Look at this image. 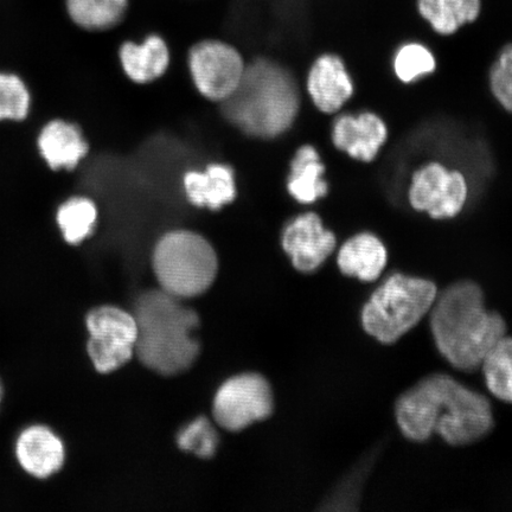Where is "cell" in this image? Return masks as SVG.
Returning a JSON list of instances; mask_svg holds the SVG:
<instances>
[{
	"label": "cell",
	"instance_id": "obj_15",
	"mask_svg": "<svg viewBox=\"0 0 512 512\" xmlns=\"http://www.w3.org/2000/svg\"><path fill=\"white\" fill-rule=\"evenodd\" d=\"M37 149L51 170H73L87 156L88 144L78 126L55 119L42 127Z\"/></svg>",
	"mask_w": 512,
	"mask_h": 512
},
{
	"label": "cell",
	"instance_id": "obj_22",
	"mask_svg": "<svg viewBox=\"0 0 512 512\" xmlns=\"http://www.w3.org/2000/svg\"><path fill=\"white\" fill-rule=\"evenodd\" d=\"M486 387L498 400L512 405V338L505 335L482 363Z\"/></svg>",
	"mask_w": 512,
	"mask_h": 512
},
{
	"label": "cell",
	"instance_id": "obj_1",
	"mask_svg": "<svg viewBox=\"0 0 512 512\" xmlns=\"http://www.w3.org/2000/svg\"><path fill=\"white\" fill-rule=\"evenodd\" d=\"M395 416L407 439L420 443L437 433L451 446L477 443L495 425L489 400L446 374L427 376L406 390Z\"/></svg>",
	"mask_w": 512,
	"mask_h": 512
},
{
	"label": "cell",
	"instance_id": "obj_13",
	"mask_svg": "<svg viewBox=\"0 0 512 512\" xmlns=\"http://www.w3.org/2000/svg\"><path fill=\"white\" fill-rule=\"evenodd\" d=\"M307 91L320 112L334 114L352 98L354 81L342 57L335 54L319 56L307 78Z\"/></svg>",
	"mask_w": 512,
	"mask_h": 512
},
{
	"label": "cell",
	"instance_id": "obj_5",
	"mask_svg": "<svg viewBox=\"0 0 512 512\" xmlns=\"http://www.w3.org/2000/svg\"><path fill=\"white\" fill-rule=\"evenodd\" d=\"M437 296L431 280L390 275L363 306V329L382 344H394L430 313Z\"/></svg>",
	"mask_w": 512,
	"mask_h": 512
},
{
	"label": "cell",
	"instance_id": "obj_17",
	"mask_svg": "<svg viewBox=\"0 0 512 512\" xmlns=\"http://www.w3.org/2000/svg\"><path fill=\"white\" fill-rule=\"evenodd\" d=\"M120 60L133 81L146 83L163 75L169 66L170 51L162 36L151 34L143 43H124L120 48Z\"/></svg>",
	"mask_w": 512,
	"mask_h": 512
},
{
	"label": "cell",
	"instance_id": "obj_23",
	"mask_svg": "<svg viewBox=\"0 0 512 512\" xmlns=\"http://www.w3.org/2000/svg\"><path fill=\"white\" fill-rule=\"evenodd\" d=\"M393 67L401 82L413 83L433 74L437 69V60L426 44L409 41L396 49Z\"/></svg>",
	"mask_w": 512,
	"mask_h": 512
},
{
	"label": "cell",
	"instance_id": "obj_29",
	"mask_svg": "<svg viewBox=\"0 0 512 512\" xmlns=\"http://www.w3.org/2000/svg\"><path fill=\"white\" fill-rule=\"evenodd\" d=\"M2 400H3V386H2V382H0V405H2Z\"/></svg>",
	"mask_w": 512,
	"mask_h": 512
},
{
	"label": "cell",
	"instance_id": "obj_12",
	"mask_svg": "<svg viewBox=\"0 0 512 512\" xmlns=\"http://www.w3.org/2000/svg\"><path fill=\"white\" fill-rule=\"evenodd\" d=\"M388 134L386 123L374 112L345 113L332 126V143L350 158L370 163L387 143Z\"/></svg>",
	"mask_w": 512,
	"mask_h": 512
},
{
	"label": "cell",
	"instance_id": "obj_27",
	"mask_svg": "<svg viewBox=\"0 0 512 512\" xmlns=\"http://www.w3.org/2000/svg\"><path fill=\"white\" fill-rule=\"evenodd\" d=\"M489 86L498 104L512 113V42L499 51L492 64Z\"/></svg>",
	"mask_w": 512,
	"mask_h": 512
},
{
	"label": "cell",
	"instance_id": "obj_18",
	"mask_svg": "<svg viewBox=\"0 0 512 512\" xmlns=\"http://www.w3.org/2000/svg\"><path fill=\"white\" fill-rule=\"evenodd\" d=\"M184 185L189 200L198 207L220 209L236 195L233 171L223 165H211L206 172H190Z\"/></svg>",
	"mask_w": 512,
	"mask_h": 512
},
{
	"label": "cell",
	"instance_id": "obj_7",
	"mask_svg": "<svg viewBox=\"0 0 512 512\" xmlns=\"http://www.w3.org/2000/svg\"><path fill=\"white\" fill-rule=\"evenodd\" d=\"M86 325L88 355L99 373H112L131 360L138 337L133 315L118 307L100 306L88 313Z\"/></svg>",
	"mask_w": 512,
	"mask_h": 512
},
{
	"label": "cell",
	"instance_id": "obj_4",
	"mask_svg": "<svg viewBox=\"0 0 512 512\" xmlns=\"http://www.w3.org/2000/svg\"><path fill=\"white\" fill-rule=\"evenodd\" d=\"M299 110V91L292 75L277 64H249L235 91L223 100L230 123L255 137L273 138L293 124Z\"/></svg>",
	"mask_w": 512,
	"mask_h": 512
},
{
	"label": "cell",
	"instance_id": "obj_3",
	"mask_svg": "<svg viewBox=\"0 0 512 512\" xmlns=\"http://www.w3.org/2000/svg\"><path fill=\"white\" fill-rule=\"evenodd\" d=\"M181 300L163 290L151 291L142 294L134 307L138 328L134 354L160 375L183 373L200 354L195 336L200 318Z\"/></svg>",
	"mask_w": 512,
	"mask_h": 512
},
{
	"label": "cell",
	"instance_id": "obj_14",
	"mask_svg": "<svg viewBox=\"0 0 512 512\" xmlns=\"http://www.w3.org/2000/svg\"><path fill=\"white\" fill-rule=\"evenodd\" d=\"M15 452L22 469L38 479L55 475L66 460L62 440L43 425L25 428L16 441Z\"/></svg>",
	"mask_w": 512,
	"mask_h": 512
},
{
	"label": "cell",
	"instance_id": "obj_11",
	"mask_svg": "<svg viewBox=\"0 0 512 512\" xmlns=\"http://www.w3.org/2000/svg\"><path fill=\"white\" fill-rule=\"evenodd\" d=\"M337 239L315 213L296 217L285 229L283 247L298 271L310 273L334 253Z\"/></svg>",
	"mask_w": 512,
	"mask_h": 512
},
{
	"label": "cell",
	"instance_id": "obj_25",
	"mask_svg": "<svg viewBox=\"0 0 512 512\" xmlns=\"http://www.w3.org/2000/svg\"><path fill=\"white\" fill-rule=\"evenodd\" d=\"M415 8L422 21L439 36H453L462 29L453 0H415Z\"/></svg>",
	"mask_w": 512,
	"mask_h": 512
},
{
	"label": "cell",
	"instance_id": "obj_20",
	"mask_svg": "<svg viewBox=\"0 0 512 512\" xmlns=\"http://www.w3.org/2000/svg\"><path fill=\"white\" fill-rule=\"evenodd\" d=\"M68 16L87 31H106L118 27L131 8V0H66Z\"/></svg>",
	"mask_w": 512,
	"mask_h": 512
},
{
	"label": "cell",
	"instance_id": "obj_21",
	"mask_svg": "<svg viewBox=\"0 0 512 512\" xmlns=\"http://www.w3.org/2000/svg\"><path fill=\"white\" fill-rule=\"evenodd\" d=\"M98 209L93 201L86 197L69 198L62 203L56 213L57 226L62 238L69 245H79L93 233Z\"/></svg>",
	"mask_w": 512,
	"mask_h": 512
},
{
	"label": "cell",
	"instance_id": "obj_2",
	"mask_svg": "<svg viewBox=\"0 0 512 512\" xmlns=\"http://www.w3.org/2000/svg\"><path fill=\"white\" fill-rule=\"evenodd\" d=\"M431 330L435 345L453 368L472 373L480 367L507 324L499 313L486 309L482 288L460 281L438 294L432 306Z\"/></svg>",
	"mask_w": 512,
	"mask_h": 512
},
{
	"label": "cell",
	"instance_id": "obj_10",
	"mask_svg": "<svg viewBox=\"0 0 512 512\" xmlns=\"http://www.w3.org/2000/svg\"><path fill=\"white\" fill-rule=\"evenodd\" d=\"M189 61L198 91L211 100L227 99L238 87L246 68L239 51L219 40L195 44Z\"/></svg>",
	"mask_w": 512,
	"mask_h": 512
},
{
	"label": "cell",
	"instance_id": "obj_9",
	"mask_svg": "<svg viewBox=\"0 0 512 512\" xmlns=\"http://www.w3.org/2000/svg\"><path fill=\"white\" fill-rule=\"evenodd\" d=\"M273 411L270 384L258 374H243L224 382L216 393L214 419L224 430L238 432Z\"/></svg>",
	"mask_w": 512,
	"mask_h": 512
},
{
	"label": "cell",
	"instance_id": "obj_19",
	"mask_svg": "<svg viewBox=\"0 0 512 512\" xmlns=\"http://www.w3.org/2000/svg\"><path fill=\"white\" fill-rule=\"evenodd\" d=\"M324 174L325 166L318 151L311 145H305L292 160L288 191L299 203H315L329 192Z\"/></svg>",
	"mask_w": 512,
	"mask_h": 512
},
{
	"label": "cell",
	"instance_id": "obj_8",
	"mask_svg": "<svg viewBox=\"0 0 512 512\" xmlns=\"http://www.w3.org/2000/svg\"><path fill=\"white\" fill-rule=\"evenodd\" d=\"M469 183L462 172L439 162L426 163L412 176L408 202L434 220L454 219L469 200Z\"/></svg>",
	"mask_w": 512,
	"mask_h": 512
},
{
	"label": "cell",
	"instance_id": "obj_26",
	"mask_svg": "<svg viewBox=\"0 0 512 512\" xmlns=\"http://www.w3.org/2000/svg\"><path fill=\"white\" fill-rule=\"evenodd\" d=\"M177 441L182 450L192 452L197 457L210 458L219 446V435L211 422L201 416L179 432Z\"/></svg>",
	"mask_w": 512,
	"mask_h": 512
},
{
	"label": "cell",
	"instance_id": "obj_24",
	"mask_svg": "<svg viewBox=\"0 0 512 512\" xmlns=\"http://www.w3.org/2000/svg\"><path fill=\"white\" fill-rule=\"evenodd\" d=\"M31 105L30 89L21 76L0 72V123L27 119Z\"/></svg>",
	"mask_w": 512,
	"mask_h": 512
},
{
	"label": "cell",
	"instance_id": "obj_28",
	"mask_svg": "<svg viewBox=\"0 0 512 512\" xmlns=\"http://www.w3.org/2000/svg\"><path fill=\"white\" fill-rule=\"evenodd\" d=\"M460 27L476 23L482 16L484 0H453Z\"/></svg>",
	"mask_w": 512,
	"mask_h": 512
},
{
	"label": "cell",
	"instance_id": "obj_16",
	"mask_svg": "<svg viewBox=\"0 0 512 512\" xmlns=\"http://www.w3.org/2000/svg\"><path fill=\"white\" fill-rule=\"evenodd\" d=\"M388 264L386 246L373 233H358L345 241L337 255L339 271L348 277L373 283Z\"/></svg>",
	"mask_w": 512,
	"mask_h": 512
},
{
	"label": "cell",
	"instance_id": "obj_6",
	"mask_svg": "<svg viewBox=\"0 0 512 512\" xmlns=\"http://www.w3.org/2000/svg\"><path fill=\"white\" fill-rule=\"evenodd\" d=\"M217 256L207 240L185 230L166 234L153 254L162 290L179 299L201 296L213 285Z\"/></svg>",
	"mask_w": 512,
	"mask_h": 512
}]
</instances>
